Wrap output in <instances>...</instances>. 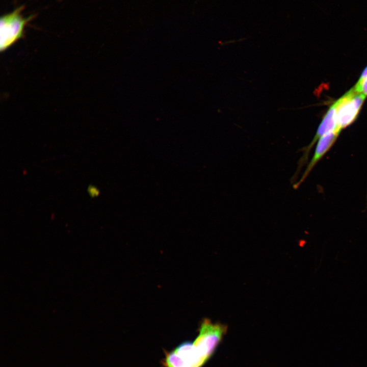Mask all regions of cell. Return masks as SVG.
<instances>
[{
    "label": "cell",
    "instance_id": "cell-1",
    "mask_svg": "<svg viewBox=\"0 0 367 367\" xmlns=\"http://www.w3.org/2000/svg\"><path fill=\"white\" fill-rule=\"evenodd\" d=\"M194 342L182 343L165 351L163 367H202L211 357L227 331V326L204 319Z\"/></svg>",
    "mask_w": 367,
    "mask_h": 367
},
{
    "label": "cell",
    "instance_id": "cell-2",
    "mask_svg": "<svg viewBox=\"0 0 367 367\" xmlns=\"http://www.w3.org/2000/svg\"><path fill=\"white\" fill-rule=\"evenodd\" d=\"M23 5L12 12L2 15L0 18V49L4 51L20 39L23 36L25 27L35 15L24 17L22 12Z\"/></svg>",
    "mask_w": 367,
    "mask_h": 367
},
{
    "label": "cell",
    "instance_id": "cell-3",
    "mask_svg": "<svg viewBox=\"0 0 367 367\" xmlns=\"http://www.w3.org/2000/svg\"><path fill=\"white\" fill-rule=\"evenodd\" d=\"M365 95L356 92L353 88L337 101V128L340 130L356 119Z\"/></svg>",
    "mask_w": 367,
    "mask_h": 367
},
{
    "label": "cell",
    "instance_id": "cell-4",
    "mask_svg": "<svg viewBox=\"0 0 367 367\" xmlns=\"http://www.w3.org/2000/svg\"><path fill=\"white\" fill-rule=\"evenodd\" d=\"M340 130L336 129L321 137L317 144L313 155L298 181L294 183L293 188L297 189L308 176L312 169L330 149L336 141Z\"/></svg>",
    "mask_w": 367,
    "mask_h": 367
},
{
    "label": "cell",
    "instance_id": "cell-5",
    "mask_svg": "<svg viewBox=\"0 0 367 367\" xmlns=\"http://www.w3.org/2000/svg\"><path fill=\"white\" fill-rule=\"evenodd\" d=\"M354 89L356 92L367 95V76L359 78Z\"/></svg>",
    "mask_w": 367,
    "mask_h": 367
},
{
    "label": "cell",
    "instance_id": "cell-6",
    "mask_svg": "<svg viewBox=\"0 0 367 367\" xmlns=\"http://www.w3.org/2000/svg\"><path fill=\"white\" fill-rule=\"evenodd\" d=\"M87 192L91 198L98 197L100 193L99 189L92 185H89L87 188Z\"/></svg>",
    "mask_w": 367,
    "mask_h": 367
},
{
    "label": "cell",
    "instance_id": "cell-7",
    "mask_svg": "<svg viewBox=\"0 0 367 367\" xmlns=\"http://www.w3.org/2000/svg\"><path fill=\"white\" fill-rule=\"evenodd\" d=\"M366 76H367V66L362 72L360 78H363Z\"/></svg>",
    "mask_w": 367,
    "mask_h": 367
}]
</instances>
